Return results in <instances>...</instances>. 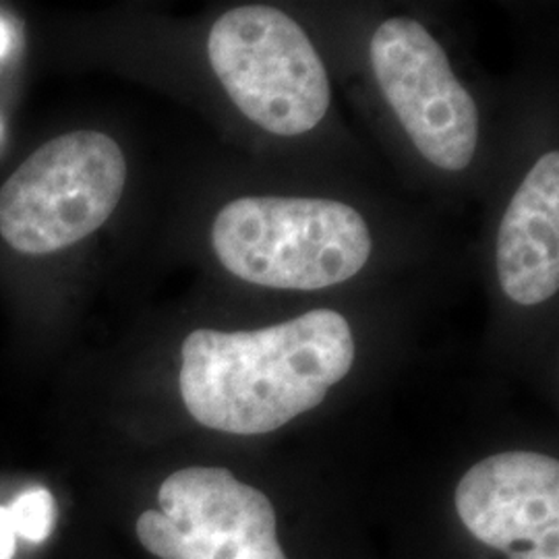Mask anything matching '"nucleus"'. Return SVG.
<instances>
[{
    "label": "nucleus",
    "instance_id": "1",
    "mask_svg": "<svg viewBox=\"0 0 559 559\" xmlns=\"http://www.w3.org/2000/svg\"><path fill=\"white\" fill-rule=\"evenodd\" d=\"M353 360L350 325L332 309L253 332L195 330L182 342L180 396L207 429L263 436L320 406Z\"/></svg>",
    "mask_w": 559,
    "mask_h": 559
},
{
    "label": "nucleus",
    "instance_id": "9",
    "mask_svg": "<svg viewBox=\"0 0 559 559\" xmlns=\"http://www.w3.org/2000/svg\"><path fill=\"white\" fill-rule=\"evenodd\" d=\"M13 531L20 539L44 543L57 524V501L46 487H29L7 506Z\"/></svg>",
    "mask_w": 559,
    "mask_h": 559
},
{
    "label": "nucleus",
    "instance_id": "8",
    "mask_svg": "<svg viewBox=\"0 0 559 559\" xmlns=\"http://www.w3.org/2000/svg\"><path fill=\"white\" fill-rule=\"evenodd\" d=\"M501 290L519 305L551 299L559 286V154L549 152L522 180L498 237Z\"/></svg>",
    "mask_w": 559,
    "mask_h": 559
},
{
    "label": "nucleus",
    "instance_id": "7",
    "mask_svg": "<svg viewBox=\"0 0 559 559\" xmlns=\"http://www.w3.org/2000/svg\"><path fill=\"white\" fill-rule=\"evenodd\" d=\"M454 501L466 531L508 558L559 559L558 460L535 452L480 460Z\"/></svg>",
    "mask_w": 559,
    "mask_h": 559
},
{
    "label": "nucleus",
    "instance_id": "12",
    "mask_svg": "<svg viewBox=\"0 0 559 559\" xmlns=\"http://www.w3.org/2000/svg\"><path fill=\"white\" fill-rule=\"evenodd\" d=\"M0 135H2V124H0Z\"/></svg>",
    "mask_w": 559,
    "mask_h": 559
},
{
    "label": "nucleus",
    "instance_id": "3",
    "mask_svg": "<svg viewBox=\"0 0 559 559\" xmlns=\"http://www.w3.org/2000/svg\"><path fill=\"white\" fill-rule=\"evenodd\" d=\"M124 180L117 141L98 131L60 135L0 187V235L25 255L71 247L112 216Z\"/></svg>",
    "mask_w": 559,
    "mask_h": 559
},
{
    "label": "nucleus",
    "instance_id": "4",
    "mask_svg": "<svg viewBox=\"0 0 559 559\" xmlns=\"http://www.w3.org/2000/svg\"><path fill=\"white\" fill-rule=\"evenodd\" d=\"M207 55L240 112L274 135H302L330 108V80L318 50L280 9L224 13L210 32Z\"/></svg>",
    "mask_w": 559,
    "mask_h": 559
},
{
    "label": "nucleus",
    "instance_id": "10",
    "mask_svg": "<svg viewBox=\"0 0 559 559\" xmlns=\"http://www.w3.org/2000/svg\"><path fill=\"white\" fill-rule=\"evenodd\" d=\"M15 549H17V535L13 531L7 506H0V559L15 558Z\"/></svg>",
    "mask_w": 559,
    "mask_h": 559
},
{
    "label": "nucleus",
    "instance_id": "2",
    "mask_svg": "<svg viewBox=\"0 0 559 559\" xmlns=\"http://www.w3.org/2000/svg\"><path fill=\"white\" fill-rule=\"evenodd\" d=\"M212 242L237 278L320 290L353 278L371 255V235L346 203L309 198H240L216 216Z\"/></svg>",
    "mask_w": 559,
    "mask_h": 559
},
{
    "label": "nucleus",
    "instance_id": "11",
    "mask_svg": "<svg viewBox=\"0 0 559 559\" xmlns=\"http://www.w3.org/2000/svg\"><path fill=\"white\" fill-rule=\"evenodd\" d=\"M11 41H13L11 29H9V25L4 21L0 20V59H4L9 55Z\"/></svg>",
    "mask_w": 559,
    "mask_h": 559
},
{
    "label": "nucleus",
    "instance_id": "6",
    "mask_svg": "<svg viewBox=\"0 0 559 559\" xmlns=\"http://www.w3.org/2000/svg\"><path fill=\"white\" fill-rule=\"evenodd\" d=\"M383 98L425 160L464 170L477 152L479 110L440 46L419 21L381 23L369 46Z\"/></svg>",
    "mask_w": 559,
    "mask_h": 559
},
{
    "label": "nucleus",
    "instance_id": "5",
    "mask_svg": "<svg viewBox=\"0 0 559 559\" xmlns=\"http://www.w3.org/2000/svg\"><path fill=\"white\" fill-rule=\"evenodd\" d=\"M158 506L135 526L141 545L156 558L286 559L272 501L226 468L173 473L162 483Z\"/></svg>",
    "mask_w": 559,
    "mask_h": 559
}]
</instances>
